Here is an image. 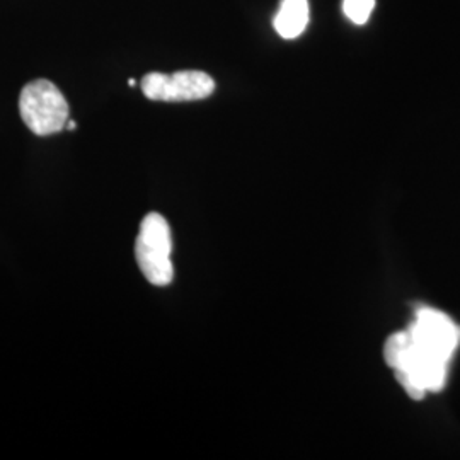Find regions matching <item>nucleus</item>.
Masks as SVG:
<instances>
[{
	"instance_id": "0eeeda50",
	"label": "nucleus",
	"mask_w": 460,
	"mask_h": 460,
	"mask_svg": "<svg viewBox=\"0 0 460 460\" xmlns=\"http://www.w3.org/2000/svg\"><path fill=\"white\" fill-rule=\"evenodd\" d=\"M77 128V125H75V121L74 119H68L66 121V130H70V132H74Z\"/></svg>"
},
{
	"instance_id": "20e7f679",
	"label": "nucleus",
	"mask_w": 460,
	"mask_h": 460,
	"mask_svg": "<svg viewBox=\"0 0 460 460\" xmlns=\"http://www.w3.org/2000/svg\"><path fill=\"white\" fill-rule=\"evenodd\" d=\"M140 87L150 101L188 102L210 98L214 94L215 81L201 70H181L171 75L150 72L142 79Z\"/></svg>"
},
{
	"instance_id": "423d86ee",
	"label": "nucleus",
	"mask_w": 460,
	"mask_h": 460,
	"mask_svg": "<svg viewBox=\"0 0 460 460\" xmlns=\"http://www.w3.org/2000/svg\"><path fill=\"white\" fill-rule=\"evenodd\" d=\"M374 7H376V0H343L345 16L358 26L367 24Z\"/></svg>"
},
{
	"instance_id": "f03ea898",
	"label": "nucleus",
	"mask_w": 460,
	"mask_h": 460,
	"mask_svg": "<svg viewBox=\"0 0 460 460\" xmlns=\"http://www.w3.org/2000/svg\"><path fill=\"white\" fill-rule=\"evenodd\" d=\"M171 251L172 239L167 220L161 214H148L140 224L135 243V258L148 283L165 287L172 281Z\"/></svg>"
},
{
	"instance_id": "f257e3e1",
	"label": "nucleus",
	"mask_w": 460,
	"mask_h": 460,
	"mask_svg": "<svg viewBox=\"0 0 460 460\" xmlns=\"http://www.w3.org/2000/svg\"><path fill=\"white\" fill-rule=\"evenodd\" d=\"M459 345V324L442 311L421 307L410 328L387 338L384 358L406 394L421 401L428 393L444 391L448 363Z\"/></svg>"
},
{
	"instance_id": "7ed1b4c3",
	"label": "nucleus",
	"mask_w": 460,
	"mask_h": 460,
	"mask_svg": "<svg viewBox=\"0 0 460 460\" xmlns=\"http://www.w3.org/2000/svg\"><path fill=\"white\" fill-rule=\"evenodd\" d=\"M19 111L26 127L40 137L62 132L68 121L66 96L47 79H38L22 87Z\"/></svg>"
},
{
	"instance_id": "6e6552de",
	"label": "nucleus",
	"mask_w": 460,
	"mask_h": 460,
	"mask_svg": "<svg viewBox=\"0 0 460 460\" xmlns=\"http://www.w3.org/2000/svg\"><path fill=\"white\" fill-rule=\"evenodd\" d=\"M135 79H130V81H128V85H130V87H135Z\"/></svg>"
},
{
	"instance_id": "39448f33",
	"label": "nucleus",
	"mask_w": 460,
	"mask_h": 460,
	"mask_svg": "<svg viewBox=\"0 0 460 460\" xmlns=\"http://www.w3.org/2000/svg\"><path fill=\"white\" fill-rule=\"evenodd\" d=\"M309 24V2L307 0H283L279 14L273 19L277 33L285 40H296L305 31Z\"/></svg>"
}]
</instances>
